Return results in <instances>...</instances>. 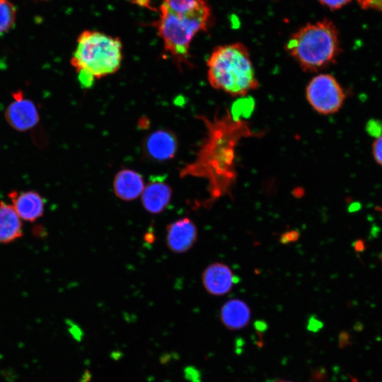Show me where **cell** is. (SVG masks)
Here are the masks:
<instances>
[{"instance_id":"6da1fadb","label":"cell","mask_w":382,"mask_h":382,"mask_svg":"<svg viewBox=\"0 0 382 382\" xmlns=\"http://www.w3.org/2000/svg\"><path fill=\"white\" fill-rule=\"evenodd\" d=\"M206 128V136L193 161L187 163L180 177H195L207 180L209 197L203 202L210 207L217 199L231 197L237 172L236 149L243 139L260 137L262 132L255 131L250 122L226 109L221 115L212 117L199 115Z\"/></svg>"},{"instance_id":"7a4b0ae2","label":"cell","mask_w":382,"mask_h":382,"mask_svg":"<svg viewBox=\"0 0 382 382\" xmlns=\"http://www.w3.org/2000/svg\"><path fill=\"white\" fill-rule=\"evenodd\" d=\"M210 86L233 97H245L259 87L248 49L241 42L218 46L207 61Z\"/></svg>"},{"instance_id":"3957f363","label":"cell","mask_w":382,"mask_h":382,"mask_svg":"<svg viewBox=\"0 0 382 382\" xmlns=\"http://www.w3.org/2000/svg\"><path fill=\"white\" fill-rule=\"evenodd\" d=\"M122 61L120 38L96 30H84L77 39L70 62L81 87L88 88L96 80L117 72Z\"/></svg>"},{"instance_id":"277c9868","label":"cell","mask_w":382,"mask_h":382,"mask_svg":"<svg viewBox=\"0 0 382 382\" xmlns=\"http://www.w3.org/2000/svg\"><path fill=\"white\" fill-rule=\"evenodd\" d=\"M285 49L303 71L318 72L334 64L340 54L338 30L328 19L308 23L289 37Z\"/></svg>"},{"instance_id":"5b68a950","label":"cell","mask_w":382,"mask_h":382,"mask_svg":"<svg viewBox=\"0 0 382 382\" xmlns=\"http://www.w3.org/2000/svg\"><path fill=\"white\" fill-rule=\"evenodd\" d=\"M209 19L210 16H179L161 4L159 19L154 26L163 42L165 51L179 69L191 66L190 44L199 32L207 30Z\"/></svg>"},{"instance_id":"8992f818","label":"cell","mask_w":382,"mask_h":382,"mask_svg":"<svg viewBox=\"0 0 382 382\" xmlns=\"http://www.w3.org/2000/svg\"><path fill=\"white\" fill-rule=\"evenodd\" d=\"M345 92L338 81L330 74H318L306 87V98L312 109L323 115H332L342 108Z\"/></svg>"},{"instance_id":"52a82bcc","label":"cell","mask_w":382,"mask_h":382,"mask_svg":"<svg viewBox=\"0 0 382 382\" xmlns=\"http://www.w3.org/2000/svg\"><path fill=\"white\" fill-rule=\"evenodd\" d=\"M13 101L5 112V117L11 127L19 132H25L34 127L39 122L40 115L33 101L24 98L22 92L13 94Z\"/></svg>"},{"instance_id":"ba28073f","label":"cell","mask_w":382,"mask_h":382,"mask_svg":"<svg viewBox=\"0 0 382 382\" xmlns=\"http://www.w3.org/2000/svg\"><path fill=\"white\" fill-rule=\"evenodd\" d=\"M197 240V228L189 217L177 219L167 226L166 243L174 253H183L192 248Z\"/></svg>"},{"instance_id":"9c48e42d","label":"cell","mask_w":382,"mask_h":382,"mask_svg":"<svg viewBox=\"0 0 382 382\" xmlns=\"http://www.w3.org/2000/svg\"><path fill=\"white\" fill-rule=\"evenodd\" d=\"M172 195V188L164 178H154L145 185L142 192L141 195L142 207L150 214H161L169 205Z\"/></svg>"},{"instance_id":"30bf717a","label":"cell","mask_w":382,"mask_h":382,"mask_svg":"<svg viewBox=\"0 0 382 382\" xmlns=\"http://www.w3.org/2000/svg\"><path fill=\"white\" fill-rule=\"evenodd\" d=\"M8 197L14 210L24 221L34 222L44 214L45 200L37 192L12 191L8 194Z\"/></svg>"},{"instance_id":"8fae6325","label":"cell","mask_w":382,"mask_h":382,"mask_svg":"<svg viewBox=\"0 0 382 382\" xmlns=\"http://www.w3.org/2000/svg\"><path fill=\"white\" fill-rule=\"evenodd\" d=\"M202 281L205 290L217 296L229 293L234 283L232 271L221 262L209 265L202 272Z\"/></svg>"},{"instance_id":"7c38bea8","label":"cell","mask_w":382,"mask_h":382,"mask_svg":"<svg viewBox=\"0 0 382 382\" xmlns=\"http://www.w3.org/2000/svg\"><path fill=\"white\" fill-rule=\"evenodd\" d=\"M177 146L175 136L166 129L152 132L147 137L144 143L146 154L157 161H166L173 158L175 155Z\"/></svg>"},{"instance_id":"4fadbf2b","label":"cell","mask_w":382,"mask_h":382,"mask_svg":"<svg viewBox=\"0 0 382 382\" xmlns=\"http://www.w3.org/2000/svg\"><path fill=\"white\" fill-rule=\"evenodd\" d=\"M112 186L114 194L118 199L131 202L141 197L145 183L139 173L124 168L115 175Z\"/></svg>"},{"instance_id":"5bb4252c","label":"cell","mask_w":382,"mask_h":382,"mask_svg":"<svg viewBox=\"0 0 382 382\" xmlns=\"http://www.w3.org/2000/svg\"><path fill=\"white\" fill-rule=\"evenodd\" d=\"M251 311L249 306L243 300L233 299L226 301L220 310V320L229 330H239L250 323Z\"/></svg>"},{"instance_id":"9a60e30c","label":"cell","mask_w":382,"mask_h":382,"mask_svg":"<svg viewBox=\"0 0 382 382\" xmlns=\"http://www.w3.org/2000/svg\"><path fill=\"white\" fill-rule=\"evenodd\" d=\"M23 235L21 219L11 204L0 202V244L12 243Z\"/></svg>"},{"instance_id":"2e32d148","label":"cell","mask_w":382,"mask_h":382,"mask_svg":"<svg viewBox=\"0 0 382 382\" xmlns=\"http://www.w3.org/2000/svg\"><path fill=\"white\" fill-rule=\"evenodd\" d=\"M162 4L179 16H211L210 8L206 0H163Z\"/></svg>"},{"instance_id":"e0dca14e","label":"cell","mask_w":382,"mask_h":382,"mask_svg":"<svg viewBox=\"0 0 382 382\" xmlns=\"http://www.w3.org/2000/svg\"><path fill=\"white\" fill-rule=\"evenodd\" d=\"M16 8L8 0H0V33L8 30L16 19Z\"/></svg>"},{"instance_id":"ac0fdd59","label":"cell","mask_w":382,"mask_h":382,"mask_svg":"<svg viewBox=\"0 0 382 382\" xmlns=\"http://www.w3.org/2000/svg\"><path fill=\"white\" fill-rule=\"evenodd\" d=\"M363 9H373L382 12V0H357Z\"/></svg>"},{"instance_id":"d6986e66","label":"cell","mask_w":382,"mask_h":382,"mask_svg":"<svg viewBox=\"0 0 382 382\" xmlns=\"http://www.w3.org/2000/svg\"><path fill=\"white\" fill-rule=\"evenodd\" d=\"M367 132L374 137H380L382 133V122L378 120H371L367 123Z\"/></svg>"},{"instance_id":"ffe728a7","label":"cell","mask_w":382,"mask_h":382,"mask_svg":"<svg viewBox=\"0 0 382 382\" xmlns=\"http://www.w3.org/2000/svg\"><path fill=\"white\" fill-rule=\"evenodd\" d=\"M373 156L375 161L382 166V135L378 137L374 142Z\"/></svg>"},{"instance_id":"44dd1931","label":"cell","mask_w":382,"mask_h":382,"mask_svg":"<svg viewBox=\"0 0 382 382\" xmlns=\"http://www.w3.org/2000/svg\"><path fill=\"white\" fill-rule=\"evenodd\" d=\"M320 4L331 10H337L348 4L352 0H318Z\"/></svg>"},{"instance_id":"7402d4cb","label":"cell","mask_w":382,"mask_h":382,"mask_svg":"<svg viewBox=\"0 0 382 382\" xmlns=\"http://www.w3.org/2000/svg\"><path fill=\"white\" fill-rule=\"evenodd\" d=\"M299 237V233L297 231L291 230L283 233L280 237V241L282 243H289L296 241Z\"/></svg>"},{"instance_id":"603a6c76","label":"cell","mask_w":382,"mask_h":382,"mask_svg":"<svg viewBox=\"0 0 382 382\" xmlns=\"http://www.w3.org/2000/svg\"><path fill=\"white\" fill-rule=\"evenodd\" d=\"M135 3L141 6L150 8V0H135Z\"/></svg>"},{"instance_id":"cb8c5ba5","label":"cell","mask_w":382,"mask_h":382,"mask_svg":"<svg viewBox=\"0 0 382 382\" xmlns=\"http://www.w3.org/2000/svg\"><path fill=\"white\" fill-rule=\"evenodd\" d=\"M361 205L358 202L353 203L350 205L349 210V212H355L357 211L359 209H360Z\"/></svg>"},{"instance_id":"d4e9b609","label":"cell","mask_w":382,"mask_h":382,"mask_svg":"<svg viewBox=\"0 0 382 382\" xmlns=\"http://www.w3.org/2000/svg\"><path fill=\"white\" fill-rule=\"evenodd\" d=\"M270 382H294V381L287 380V379H284V378H276L271 381Z\"/></svg>"}]
</instances>
